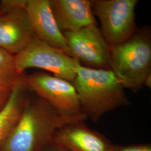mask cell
<instances>
[{
  "mask_svg": "<svg viewBox=\"0 0 151 151\" xmlns=\"http://www.w3.org/2000/svg\"><path fill=\"white\" fill-rule=\"evenodd\" d=\"M12 90L0 87V111L5 107L10 96Z\"/></svg>",
  "mask_w": 151,
  "mask_h": 151,
  "instance_id": "2e32d148",
  "label": "cell"
},
{
  "mask_svg": "<svg viewBox=\"0 0 151 151\" xmlns=\"http://www.w3.org/2000/svg\"><path fill=\"white\" fill-rule=\"evenodd\" d=\"M72 83L83 113L95 123L108 112L130 104L124 87L111 70L93 69L80 64Z\"/></svg>",
  "mask_w": 151,
  "mask_h": 151,
  "instance_id": "7a4b0ae2",
  "label": "cell"
},
{
  "mask_svg": "<svg viewBox=\"0 0 151 151\" xmlns=\"http://www.w3.org/2000/svg\"><path fill=\"white\" fill-rule=\"evenodd\" d=\"M25 80L30 91L43 99L60 112L85 115L72 82L43 71L25 75Z\"/></svg>",
  "mask_w": 151,
  "mask_h": 151,
  "instance_id": "52a82bcc",
  "label": "cell"
},
{
  "mask_svg": "<svg viewBox=\"0 0 151 151\" xmlns=\"http://www.w3.org/2000/svg\"><path fill=\"white\" fill-rule=\"evenodd\" d=\"M42 151H69L63 147L55 143L53 141L45 147Z\"/></svg>",
  "mask_w": 151,
  "mask_h": 151,
  "instance_id": "e0dca14e",
  "label": "cell"
},
{
  "mask_svg": "<svg viewBox=\"0 0 151 151\" xmlns=\"http://www.w3.org/2000/svg\"><path fill=\"white\" fill-rule=\"evenodd\" d=\"M25 77L13 88L7 103L0 111V145L15 126L30 93Z\"/></svg>",
  "mask_w": 151,
  "mask_h": 151,
  "instance_id": "7c38bea8",
  "label": "cell"
},
{
  "mask_svg": "<svg viewBox=\"0 0 151 151\" xmlns=\"http://www.w3.org/2000/svg\"><path fill=\"white\" fill-rule=\"evenodd\" d=\"M24 75L16 70L14 55L0 48V87L12 90Z\"/></svg>",
  "mask_w": 151,
  "mask_h": 151,
  "instance_id": "4fadbf2b",
  "label": "cell"
},
{
  "mask_svg": "<svg viewBox=\"0 0 151 151\" xmlns=\"http://www.w3.org/2000/svg\"><path fill=\"white\" fill-rule=\"evenodd\" d=\"M36 37L25 9L0 11V48L16 55Z\"/></svg>",
  "mask_w": 151,
  "mask_h": 151,
  "instance_id": "ba28073f",
  "label": "cell"
},
{
  "mask_svg": "<svg viewBox=\"0 0 151 151\" xmlns=\"http://www.w3.org/2000/svg\"><path fill=\"white\" fill-rule=\"evenodd\" d=\"M25 9L36 37L69 55V49L54 19L50 0H27Z\"/></svg>",
  "mask_w": 151,
  "mask_h": 151,
  "instance_id": "30bf717a",
  "label": "cell"
},
{
  "mask_svg": "<svg viewBox=\"0 0 151 151\" xmlns=\"http://www.w3.org/2000/svg\"><path fill=\"white\" fill-rule=\"evenodd\" d=\"M94 16L101 22L100 29L110 46L122 43L138 29L135 22L138 0H91Z\"/></svg>",
  "mask_w": 151,
  "mask_h": 151,
  "instance_id": "5b68a950",
  "label": "cell"
},
{
  "mask_svg": "<svg viewBox=\"0 0 151 151\" xmlns=\"http://www.w3.org/2000/svg\"><path fill=\"white\" fill-rule=\"evenodd\" d=\"M144 86H146L148 88H151V73L148 75L146 77V80L144 82Z\"/></svg>",
  "mask_w": 151,
  "mask_h": 151,
  "instance_id": "ac0fdd59",
  "label": "cell"
},
{
  "mask_svg": "<svg viewBox=\"0 0 151 151\" xmlns=\"http://www.w3.org/2000/svg\"><path fill=\"white\" fill-rule=\"evenodd\" d=\"M63 34L69 55L81 65L93 69L111 70L110 46L97 25Z\"/></svg>",
  "mask_w": 151,
  "mask_h": 151,
  "instance_id": "8992f818",
  "label": "cell"
},
{
  "mask_svg": "<svg viewBox=\"0 0 151 151\" xmlns=\"http://www.w3.org/2000/svg\"><path fill=\"white\" fill-rule=\"evenodd\" d=\"M19 74L30 68L51 72L55 77L72 82L80 63L60 49L35 38L20 53L14 55Z\"/></svg>",
  "mask_w": 151,
  "mask_h": 151,
  "instance_id": "277c9868",
  "label": "cell"
},
{
  "mask_svg": "<svg viewBox=\"0 0 151 151\" xmlns=\"http://www.w3.org/2000/svg\"><path fill=\"white\" fill-rule=\"evenodd\" d=\"M1 10V4H0V11Z\"/></svg>",
  "mask_w": 151,
  "mask_h": 151,
  "instance_id": "d6986e66",
  "label": "cell"
},
{
  "mask_svg": "<svg viewBox=\"0 0 151 151\" xmlns=\"http://www.w3.org/2000/svg\"><path fill=\"white\" fill-rule=\"evenodd\" d=\"M111 151H151V144H136L127 146L114 145Z\"/></svg>",
  "mask_w": 151,
  "mask_h": 151,
  "instance_id": "5bb4252c",
  "label": "cell"
},
{
  "mask_svg": "<svg viewBox=\"0 0 151 151\" xmlns=\"http://www.w3.org/2000/svg\"><path fill=\"white\" fill-rule=\"evenodd\" d=\"M87 119L60 112L30 92L22 114L0 151H42L62 127Z\"/></svg>",
  "mask_w": 151,
  "mask_h": 151,
  "instance_id": "6da1fadb",
  "label": "cell"
},
{
  "mask_svg": "<svg viewBox=\"0 0 151 151\" xmlns=\"http://www.w3.org/2000/svg\"><path fill=\"white\" fill-rule=\"evenodd\" d=\"M52 141L69 151H111L113 145L104 135L79 121L62 127Z\"/></svg>",
  "mask_w": 151,
  "mask_h": 151,
  "instance_id": "9c48e42d",
  "label": "cell"
},
{
  "mask_svg": "<svg viewBox=\"0 0 151 151\" xmlns=\"http://www.w3.org/2000/svg\"><path fill=\"white\" fill-rule=\"evenodd\" d=\"M27 0H2L0 1L2 10H7L17 8L25 9Z\"/></svg>",
  "mask_w": 151,
  "mask_h": 151,
  "instance_id": "9a60e30c",
  "label": "cell"
},
{
  "mask_svg": "<svg viewBox=\"0 0 151 151\" xmlns=\"http://www.w3.org/2000/svg\"><path fill=\"white\" fill-rule=\"evenodd\" d=\"M111 70L124 87L137 92L151 73V32L138 29L122 43L110 46Z\"/></svg>",
  "mask_w": 151,
  "mask_h": 151,
  "instance_id": "3957f363",
  "label": "cell"
},
{
  "mask_svg": "<svg viewBox=\"0 0 151 151\" xmlns=\"http://www.w3.org/2000/svg\"><path fill=\"white\" fill-rule=\"evenodd\" d=\"M50 5L55 22L62 33L97 25L90 0H50Z\"/></svg>",
  "mask_w": 151,
  "mask_h": 151,
  "instance_id": "8fae6325",
  "label": "cell"
}]
</instances>
